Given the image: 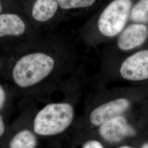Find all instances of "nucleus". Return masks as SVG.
<instances>
[{
	"label": "nucleus",
	"mask_w": 148,
	"mask_h": 148,
	"mask_svg": "<svg viewBox=\"0 0 148 148\" xmlns=\"http://www.w3.org/2000/svg\"><path fill=\"white\" fill-rule=\"evenodd\" d=\"M11 75L15 85L29 90L79 69L69 34L58 27L13 47Z\"/></svg>",
	"instance_id": "1"
},
{
	"label": "nucleus",
	"mask_w": 148,
	"mask_h": 148,
	"mask_svg": "<svg viewBox=\"0 0 148 148\" xmlns=\"http://www.w3.org/2000/svg\"><path fill=\"white\" fill-rule=\"evenodd\" d=\"M132 0H113L97 17L77 31L86 44L95 46L116 38L128 24Z\"/></svg>",
	"instance_id": "2"
},
{
	"label": "nucleus",
	"mask_w": 148,
	"mask_h": 148,
	"mask_svg": "<svg viewBox=\"0 0 148 148\" xmlns=\"http://www.w3.org/2000/svg\"><path fill=\"white\" fill-rule=\"evenodd\" d=\"M74 107L69 102L50 103L38 112L34 120V132L41 136H53L63 132L70 125Z\"/></svg>",
	"instance_id": "3"
},
{
	"label": "nucleus",
	"mask_w": 148,
	"mask_h": 148,
	"mask_svg": "<svg viewBox=\"0 0 148 148\" xmlns=\"http://www.w3.org/2000/svg\"><path fill=\"white\" fill-rule=\"evenodd\" d=\"M57 0H34L25 14L38 34L49 32L58 27L64 20Z\"/></svg>",
	"instance_id": "4"
},
{
	"label": "nucleus",
	"mask_w": 148,
	"mask_h": 148,
	"mask_svg": "<svg viewBox=\"0 0 148 148\" xmlns=\"http://www.w3.org/2000/svg\"><path fill=\"white\" fill-rule=\"evenodd\" d=\"M40 34L32 26L25 14L12 12L0 14V40H11L13 47Z\"/></svg>",
	"instance_id": "5"
},
{
	"label": "nucleus",
	"mask_w": 148,
	"mask_h": 148,
	"mask_svg": "<svg viewBox=\"0 0 148 148\" xmlns=\"http://www.w3.org/2000/svg\"><path fill=\"white\" fill-rule=\"evenodd\" d=\"M122 78L130 81L148 79V48L134 52L125 59L119 66Z\"/></svg>",
	"instance_id": "6"
},
{
	"label": "nucleus",
	"mask_w": 148,
	"mask_h": 148,
	"mask_svg": "<svg viewBox=\"0 0 148 148\" xmlns=\"http://www.w3.org/2000/svg\"><path fill=\"white\" fill-rule=\"evenodd\" d=\"M116 38V45L120 51L128 52L136 50L148 40V25L131 22Z\"/></svg>",
	"instance_id": "7"
},
{
	"label": "nucleus",
	"mask_w": 148,
	"mask_h": 148,
	"mask_svg": "<svg viewBox=\"0 0 148 148\" xmlns=\"http://www.w3.org/2000/svg\"><path fill=\"white\" fill-rule=\"evenodd\" d=\"M99 134L109 143L119 142L135 134V131L121 115L114 117L100 125Z\"/></svg>",
	"instance_id": "8"
},
{
	"label": "nucleus",
	"mask_w": 148,
	"mask_h": 148,
	"mask_svg": "<svg viewBox=\"0 0 148 148\" xmlns=\"http://www.w3.org/2000/svg\"><path fill=\"white\" fill-rule=\"evenodd\" d=\"M130 106V101L126 98H116L103 103L91 112L90 122L93 125L100 126L112 118L121 115L129 109Z\"/></svg>",
	"instance_id": "9"
},
{
	"label": "nucleus",
	"mask_w": 148,
	"mask_h": 148,
	"mask_svg": "<svg viewBox=\"0 0 148 148\" xmlns=\"http://www.w3.org/2000/svg\"><path fill=\"white\" fill-rule=\"evenodd\" d=\"M37 139L35 135L28 130L18 133L10 143V148H35Z\"/></svg>",
	"instance_id": "10"
},
{
	"label": "nucleus",
	"mask_w": 148,
	"mask_h": 148,
	"mask_svg": "<svg viewBox=\"0 0 148 148\" xmlns=\"http://www.w3.org/2000/svg\"><path fill=\"white\" fill-rule=\"evenodd\" d=\"M130 20L133 23L148 25V0H139L132 5Z\"/></svg>",
	"instance_id": "11"
},
{
	"label": "nucleus",
	"mask_w": 148,
	"mask_h": 148,
	"mask_svg": "<svg viewBox=\"0 0 148 148\" xmlns=\"http://www.w3.org/2000/svg\"><path fill=\"white\" fill-rule=\"evenodd\" d=\"M62 12H68L89 8L94 5L97 0H57Z\"/></svg>",
	"instance_id": "12"
},
{
	"label": "nucleus",
	"mask_w": 148,
	"mask_h": 148,
	"mask_svg": "<svg viewBox=\"0 0 148 148\" xmlns=\"http://www.w3.org/2000/svg\"><path fill=\"white\" fill-rule=\"evenodd\" d=\"M82 148H105L99 142L95 140H90L85 143Z\"/></svg>",
	"instance_id": "13"
},
{
	"label": "nucleus",
	"mask_w": 148,
	"mask_h": 148,
	"mask_svg": "<svg viewBox=\"0 0 148 148\" xmlns=\"http://www.w3.org/2000/svg\"><path fill=\"white\" fill-rule=\"evenodd\" d=\"M6 99L5 92L3 87L0 85V110L3 107Z\"/></svg>",
	"instance_id": "14"
},
{
	"label": "nucleus",
	"mask_w": 148,
	"mask_h": 148,
	"mask_svg": "<svg viewBox=\"0 0 148 148\" xmlns=\"http://www.w3.org/2000/svg\"><path fill=\"white\" fill-rule=\"evenodd\" d=\"M5 126L3 122V120L2 117L0 116V137L2 136L3 133L5 132Z\"/></svg>",
	"instance_id": "15"
},
{
	"label": "nucleus",
	"mask_w": 148,
	"mask_h": 148,
	"mask_svg": "<svg viewBox=\"0 0 148 148\" xmlns=\"http://www.w3.org/2000/svg\"><path fill=\"white\" fill-rule=\"evenodd\" d=\"M141 148H148V142L144 143L143 145L142 146Z\"/></svg>",
	"instance_id": "16"
},
{
	"label": "nucleus",
	"mask_w": 148,
	"mask_h": 148,
	"mask_svg": "<svg viewBox=\"0 0 148 148\" xmlns=\"http://www.w3.org/2000/svg\"><path fill=\"white\" fill-rule=\"evenodd\" d=\"M2 5L1 0H0V14L2 13Z\"/></svg>",
	"instance_id": "17"
},
{
	"label": "nucleus",
	"mask_w": 148,
	"mask_h": 148,
	"mask_svg": "<svg viewBox=\"0 0 148 148\" xmlns=\"http://www.w3.org/2000/svg\"><path fill=\"white\" fill-rule=\"evenodd\" d=\"M119 148H132L130 147H128V146H126V145H124V146H121L120 147H119Z\"/></svg>",
	"instance_id": "18"
},
{
	"label": "nucleus",
	"mask_w": 148,
	"mask_h": 148,
	"mask_svg": "<svg viewBox=\"0 0 148 148\" xmlns=\"http://www.w3.org/2000/svg\"><path fill=\"white\" fill-rule=\"evenodd\" d=\"M2 60L0 59V69L2 67Z\"/></svg>",
	"instance_id": "19"
}]
</instances>
